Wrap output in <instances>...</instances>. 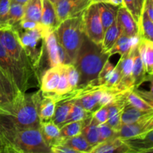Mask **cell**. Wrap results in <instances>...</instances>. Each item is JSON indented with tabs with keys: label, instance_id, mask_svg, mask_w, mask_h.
<instances>
[{
	"label": "cell",
	"instance_id": "6da1fadb",
	"mask_svg": "<svg viewBox=\"0 0 153 153\" xmlns=\"http://www.w3.org/2000/svg\"><path fill=\"white\" fill-rule=\"evenodd\" d=\"M0 152L51 153L40 128L17 129L0 125Z\"/></svg>",
	"mask_w": 153,
	"mask_h": 153
},
{
	"label": "cell",
	"instance_id": "7a4b0ae2",
	"mask_svg": "<svg viewBox=\"0 0 153 153\" xmlns=\"http://www.w3.org/2000/svg\"><path fill=\"white\" fill-rule=\"evenodd\" d=\"M110 55L103 52L101 45L97 44L84 34L74 66L79 73L78 87H82L97 79ZM77 87V88H78Z\"/></svg>",
	"mask_w": 153,
	"mask_h": 153
},
{
	"label": "cell",
	"instance_id": "3957f363",
	"mask_svg": "<svg viewBox=\"0 0 153 153\" xmlns=\"http://www.w3.org/2000/svg\"><path fill=\"white\" fill-rule=\"evenodd\" d=\"M42 99L41 91L26 95L14 103L13 114H0V125L17 129L35 128H40L38 106Z\"/></svg>",
	"mask_w": 153,
	"mask_h": 153
},
{
	"label": "cell",
	"instance_id": "277c9868",
	"mask_svg": "<svg viewBox=\"0 0 153 153\" xmlns=\"http://www.w3.org/2000/svg\"><path fill=\"white\" fill-rule=\"evenodd\" d=\"M58 43L64 48L70 64H74L85 32L82 13L61 22L55 30Z\"/></svg>",
	"mask_w": 153,
	"mask_h": 153
},
{
	"label": "cell",
	"instance_id": "5b68a950",
	"mask_svg": "<svg viewBox=\"0 0 153 153\" xmlns=\"http://www.w3.org/2000/svg\"><path fill=\"white\" fill-rule=\"evenodd\" d=\"M0 42L9 55L17 62L28 76L37 85L40 84V80L38 73L33 67L30 58L21 45L14 30H0Z\"/></svg>",
	"mask_w": 153,
	"mask_h": 153
},
{
	"label": "cell",
	"instance_id": "8992f818",
	"mask_svg": "<svg viewBox=\"0 0 153 153\" xmlns=\"http://www.w3.org/2000/svg\"><path fill=\"white\" fill-rule=\"evenodd\" d=\"M0 67L4 70L11 82L16 85L21 92L25 94L26 91L34 85H37L17 64L16 61L9 55L0 42Z\"/></svg>",
	"mask_w": 153,
	"mask_h": 153
},
{
	"label": "cell",
	"instance_id": "52a82bcc",
	"mask_svg": "<svg viewBox=\"0 0 153 153\" xmlns=\"http://www.w3.org/2000/svg\"><path fill=\"white\" fill-rule=\"evenodd\" d=\"M85 35L97 44L101 45L105 31L99 11L98 3H91L82 13Z\"/></svg>",
	"mask_w": 153,
	"mask_h": 153
},
{
	"label": "cell",
	"instance_id": "ba28073f",
	"mask_svg": "<svg viewBox=\"0 0 153 153\" xmlns=\"http://www.w3.org/2000/svg\"><path fill=\"white\" fill-rule=\"evenodd\" d=\"M91 3V0H58L54 5L59 24L68 18L81 15Z\"/></svg>",
	"mask_w": 153,
	"mask_h": 153
},
{
	"label": "cell",
	"instance_id": "9c48e42d",
	"mask_svg": "<svg viewBox=\"0 0 153 153\" xmlns=\"http://www.w3.org/2000/svg\"><path fill=\"white\" fill-rule=\"evenodd\" d=\"M153 130V113L131 124L122 125L117 136L123 140L141 137Z\"/></svg>",
	"mask_w": 153,
	"mask_h": 153
},
{
	"label": "cell",
	"instance_id": "30bf717a",
	"mask_svg": "<svg viewBox=\"0 0 153 153\" xmlns=\"http://www.w3.org/2000/svg\"><path fill=\"white\" fill-rule=\"evenodd\" d=\"M116 19L120 27L122 34L128 37L139 36L138 24L124 5L118 7Z\"/></svg>",
	"mask_w": 153,
	"mask_h": 153
},
{
	"label": "cell",
	"instance_id": "8fae6325",
	"mask_svg": "<svg viewBox=\"0 0 153 153\" xmlns=\"http://www.w3.org/2000/svg\"><path fill=\"white\" fill-rule=\"evenodd\" d=\"M107 152H134L129 146L120 137H115L105 141L99 143L94 146L91 153H107Z\"/></svg>",
	"mask_w": 153,
	"mask_h": 153
},
{
	"label": "cell",
	"instance_id": "7c38bea8",
	"mask_svg": "<svg viewBox=\"0 0 153 153\" xmlns=\"http://www.w3.org/2000/svg\"><path fill=\"white\" fill-rule=\"evenodd\" d=\"M61 72V64L48 69L40 79V91L42 94H48L55 92Z\"/></svg>",
	"mask_w": 153,
	"mask_h": 153
},
{
	"label": "cell",
	"instance_id": "4fadbf2b",
	"mask_svg": "<svg viewBox=\"0 0 153 153\" xmlns=\"http://www.w3.org/2000/svg\"><path fill=\"white\" fill-rule=\"evenodd\" d=\"M0 92L9 99L13 104L23 98L25 94L21 92L17 87L11 82L4 70L0 67Z\"/></svg>",
	"mask_w": 153,
	"mask_h": 153
},
{
	"label": "cell",
	"instance_id": "5bb4252c",
	"mask_svg": "<svg viewBox=\"0 0 153 153\" xmlns=\"http://www.w3.org/2000/svg\"><path fill=\"white\" fill-rule=\"evenodd\" d=\"M140 40V37H128L123 34H121L119 38L114 43L111 49L108 52L110 56L115 55V54H120L121 57H124L128 55V52L131 51V48L136 44H137Z\"/></svg>",
	"mask_w": 153,
	"mask_h": 153
},
{
	"label": "cell",
	"instance_id": "9a60e30c",
	"mask_svg": "<svg viewBox=\"0 0 153 153\" xmlns=\"http://www.w3.org/2000/svg\"><path fill=\"white\" fill-rule=\"evenodd\" d=\"M40 22L50 30H55L59 25L55 5L50 0H42V15Z\"/></svg>",
	"mask_w": 153,
	"mask_h": 153
},
{
	"label": "cell",
	"instance_id": "2e32d148",
	"mask_svg": "<svg viewBox=\"0 0 153 153\" xmlns=\"http://www.w3.org/2000/svg\"><path fill=\"white\" fill-rule=\"evenodd\" d=\"M44 48L47 53L49 67H55L60 64L58 55V41L55 30L49 31L43 38Z\"/></svg>",
	"mask_w": 153,
	"mask_h": 153
},
{
	"label": "cell",
	"instance_id": "e0dca14e",
	"mask_svg": "<svg viewBox=\"0 0 153 153\" xmlns=\"http://www.w3.org/2000/svg\"><path fill=\"white\" fill-rule=\"evenodd\" d=\"M138 49L146 75L153 74V41L140 37Z\"/></svg>",
	"mask_w": 153,
	"mask_h": 153
},
{
	"label": "cell",
	"instance_id": "ac0fdd59",
	"mask_svg": "<svg viewBox=\"0 0 153 153\" xmlns=\"http://www.w3.org/2000/svg\"><path fill=\"white\" fill-rule=\"evenodd\" d=\"M123 141L134 152L146 153V151L153 148V130L141 137L125 139Z\"/></svg>",
	"mask_w": 153,
	"mask_h": 153
},
{
	"label": "cell",
	"instance_id": "d6986e66",
	"mask_svg": "<svg viewBox=\"0 0 153 153\" xmlns=\"http://www.w3.org/2000/svg\"><path fill=\"white\" fill-rule=\"evenodd\" d=\"M58 143L66 145L71 149H74L77 153H91V150L94 148V146L88 143V140L85 138V137L82 134L77 136H74V137H67V138H63V137H60L55 144H58Z\"/></svg>",
	"mask_w": 153,
	"mask_h": 153
},
{
	"label": "cell",
	"instance_id": "ffe728a7",
	"mask_svg": "<svg viewBox=\"0 0 153 153\" xmlns=\"http://www.w3.org/2000/svg\"><path fill=\"white\" fill-rule=\"evenodd\" d=\"M40 131L49 147L55 144L61 136V128L52 120L40 123Z\"/></svg>",
	"mask_w": 153,
	"mask_h": 153
},
{
	"label": "cell",
	"instance_id": "44dd1931",
	"mask_svg": "<svg viewBox=\"0 0 153 153\" xmlns=\"http://www.w3.org/2000/svg\"><path fill=\"white\" fill-rule=\"evenodd\" d=\"M57 102L49 95H42V99L38 106V114L40 123L52 120L55 114Z\"/></svg>",
	"mask_w": 153,
	"mask_h": 153
},
{
	"label": "cell",
	"instance_id": "7402d4cb",
	"mask_svg": "<svg viewBox=\"0 0 153 153\" xmlns=\"http://www.w3.org/2000/svg\"><path fill=\"white\" fill-rule=\"evenodd\" d=\"M146 76L144 65L140 56L138 49V44L134 48V60H133L132 67V78L134 80V88H139V87L145 82Z\"/></svg>",
	"mask_w": 153,
	"mask_h": 153
},
{
	"label": "cell",
	"instance_id": "603a6c76",
	"mask_svg": "<svg viewBox=\"0 0 153 153\" xmlns=\"http://www.w3.org/2000/svg\"><path fill=\"white\" fill-rule=\"evenodd\" d=\"M98 126L99 124L95 120L92 114L84 120L82 134L88 140V143L93 146H95L100 143Z\"/></svg>",
	"mask_w": 153,
	"mask_h": 153
},
{
	"label": "cell",
	"instance_id": "cb8c5ba5",
	"mask_svg": "<svg viewBox=\"0 0 153 153\" xmlns=\"http://www.w3.org/2000/svg\"><path fill=\"white\" fill-rule=\"evenodd\" d=\"M98 7L103 29L104 31H105L116 20L117 13L119 7L108 3L99 2Z\"/></svg>",
	"mask_w": 153,
	"mask_h": 153
},
{
	"label": "cell",
	"instance_id": "d4e9b609",
	"mask_svg": "<svg viewBox=\"0 0 153 153\" xmlns=\"http://www.w3.org/2000/svg\"><path fill=\"white\" fill-rule=\"evenodd\" d=\"M121 34H122V31H121L120 27L116 19L114 23L105 31L104 37H103V40L101 44V47L103 52L108 53V52L111 49L112 46L116 43Z\"/></svg>",
	"mask_w": 153,
	"mask_h": 153
},
{
	"label": "cell",
	"instance_id": "484cf974",
	"mask_svg": "<svg viewBox=\"0 0 153 153\" xmlns=\"http://www.w3.org/2000/svg\"><path fill=\"white\" fill-rule=\"evenodd\" d=\"M153 111H143L137 109V108L131 105L128 103H126L123 111L122 115H121V122L122 125H127V124H131L140 120L143 119L145 117L152 114Z\"/></svg>",
	"mask_w": 153,
	"mask_h": 153
},
{
	"label": "cell",
	"instance_id": "4316f807",
	"mask_svg": "<svg viewBox=\"0 0 153 153\" xmlns=\"http://www.w3.org/2000/svg\"><path fill=\"white\" fill-rule=\"evenodd\" d=\"M41 15L42 0H29L25 4V13L22 19L40 22Z\"/></svg>",
	"mask_w": 153,
	"mask_h": 153
},
{
	"label": "cell",
	"instance_id": "83f0119b",
	"mask_svg": "<svg viewBox=\"0 0 153 153\" xmlns=\"http://www.w3.org/2000/svg\"><path fill=\"white\" fill-rule=\"evenodd\" d=\"M74 100H69L57 103L58 105L55 108V114L52 120L61 128L68 117L69 113L73 107Z\"/></svg>",
	"mask_w": 153,
	"mask_h": 153
},
{
	"label": "cell",
	"instance_id": "f1b7e54d",
	"mask_svg": "<svg viewBox=\"0 0 153 153\" xmlns=\"http://www.w3.org/2000/svg\"><path fill=\"white\" fill-rule=\"evenodd\" d=\"M24 13H25V5L11 1L8 19H7V25L10 29H13V27L17 25L19 22L23 19Z\"/></svg>",
	"mask_w": 153,
	"mask_h": 153
},
{
	"label": "cell",
	"instance_id": "f546056e",
	"mask_svg": "<svg viewBox=\"0 0 153 153\" xmlns=\"http://www.w3.org/2000/svg\"><path fill=\"white\" fill-rule=\"evenodd\" d=\"M91 114H92L89 113V112L85 110V108L82 107V105L79 102V100H74L73 107H72L71 110H70V113H69L67 120H66L63 125L71 122L85 120V119L89 117Z\"/></svg>",
	"mask_w": 153,
	"mask_h": 153
},
{
	"label": "cell",
	"instance_id": "4dcf8cb0",
	"mask_svg": "<svg viewBox=\"0 0 153 153\" xmlns=\"http://www.w3.org/2000/svg\"><path fill=\"white\" fill-rule=\"evenodd\" d=\"M139 36L146 40L153 41V22L145 10H143L139 24Z\"/></svg>",
	"mask_w": 153,
	"mask_h": 153
},
{
	"label": "cell",
	"instance_id": "1f68e13d",
	"mask_svg": "<svg viewBox=\"0 0 153 153\" xmlns=\"http://www.w3.org/2000/svg\"><path fill=\"white\" fill-rule=\"evenodd\" d=\"M84 120L66 123L61 127V136L63 138L74 137L82 134Z\"/></svg>",
	"mask_w": 153,
	"mask_h": 153
},
{
	"label": "cell",
	"instance_id": "d6a6232c",
	"mask_svg": "<svg viewBox=\"0 0 153 153\" xmlns=\"http://www.w3.org/2000/svg\"><path fill=\"white\" fill-rule=\"evenodd\" d=\"M126 101L127 103L137 108L140 111L149 112L153 111V109L151 108V106L145 100H143L138 94H136L134 90H131L128 92L126 96Z\"/></svg>",
	"mask_w": 153,
	"mask_h": 153
},
{
	"label": "cell",
	"instance_id": "836d02e7",
	"mask_svg": "<svg viewBox=\"0 0 153 153\" xmlns=\"http://www.w3.org/2000/svg\"><path fill=\"white\" fill-rule=\"evenodd\" d=\"M70 91L72 90L69 85L68 79H67V64H61V72L59 82H58L55 92L52 94L55 95H63V94H67Z\"/></svg>",
	"mask_w": 153,
	"mask_h": 153
},
{
	"label": "cell",
	"instance_id": "e575fe53",
	"mask_svg": "<svg viewBox=\"0 0 153 153\" xmlns=\"http://www.w3.org/2000/svg\"><path fill=\"white\" fill-rule=\"evenodd\" d=\"M10 0H0V30L10 29L7 25Z\"/></svg>",
	"mask_w": 153,
	"mask_h": 153
},
{
	"label": "cell",
	"instance_id": "d590c367",
	"mask_svg": "<svg viewBox=\"0 0 153 153\" xmlns=\"http://www.w3.org/2000/svg\"><path fill=\"white\" fill-rule=\"evenodd\" d=\"M115 69V66L111 64L109 59L105 62V64L103 66L102 69L101 70L100 73H99V76L97 79V84L100 85H104L106 83L110 76L113 73L114 70Z\"/></svg>",
	"mask_w": 153,
	"mask_h": 153
},
{
	"label": "cell",
	"instance_id": "8d00e7d4",
	"mask_svg": "<svg viewBox=\"0 0 153 153\" xmlns=\"http://www.w3.org/2000/svg\"><path fill=\"white\" fill-rule=\"evenodd\" d=\"M99 141L100 143L117 137V132L112 129L107 123L101 124L98 126Z\"/></svg>",
	"mask_w": 153,
	"mask_h": 153
},
{
	"label": "cell",
	"instance_id": "74e56055",
	"mask_svg": "<svg viewBox=\"0 0 153 153\" xmlns=\"http://www.w3.org/2000/svg\"><path fill=\"white\" fill-rule=\"evenodd\" d=\"M67 79L71 90L76 89L79 85V73L74 64H67Z\"/></svg>",
	"mask_w": 153,
	"mask_h": 153
},
{
	"label": "cell",
	"instance_id": "f35d334b",
	"mask_svg": "<svg viewBox=\"0 0 153 153\" xmlns=\"http://www.w3.org/2000/svg\"><path fill=\"white\" fill-rule=\"evenodd\" d=\"M14 111V105L5 95L0 92V114L11 115Z\"/></svg>",
	"mask_w": 153,
	"mask_h": 153
},
{
	"label": "cell",
	"instance_id": "ab89813d",
	"mask_svg": "<svg viewBox=\"0 0 153 153\" xmlns=\"http://www.w3.org/2000/svg\"><path fill=\"white\" fill-rule=\"evenodd\" d=\"M92 115L99 125L106 123L108 119V111L107 106L100 108L93 112Z\"/></svg>",
	"mask_w": 153,
	"mask_h": 153
},
{
	"label": "cell",
	"instance_id": "60d3db41",
	"mask_svg": "<svg viewBox=\"0 0 153 153\" xmlns=\"http://www.w3.org/2000/svg\"><path fill=\"white\" fill-rule=\"evenodd\" d=\"M123 4L126 7L127 10L131 13V15L134 17V19H135L137 23L138 24L139 26V24H140V17L138 11H137V7H136L135 1L134 0H123Z\"/></svg>",
	"mask_w": 153,
	"mask_h": 153
},
{
	"label": "cell",
	"instance_id": "b9f144b4",
	"mask_svg": "<svg viewBox=\"0 0 153 153\" xmlns=\"http://www.w3.org/2000/svg\"><path fill=\"white\" fill-rule=\"evenodd\" d=\"M120 79L121 73L120 72L119 69L117 67V66H115V69L114 70L113 73H112V75L110 76L108 80L106 82V83L104 85L108 88H115V87L119 84Z\"/></svg>",
	"mask_w": 153,
	"mask_h": 153
},
{
	"label": "cell",
	"instance_id": "7bdbcfd3",
	"mask_svg": "<svg viewBox=\"0 0 153 153\" xmlns=\"http://www.w3.org/2000/svg\"><path fill=\"white\" fill-rule=\"evenodd\" d=\"M134 92L138 94L143 100L146 102L151 108L153 109V94L150 91H143V90H140L139 88H134Z\"/></svg>",
	"mask_w": 153,
	"mask_h": 153
},
{
	"label": "cell",
	"instance_id": "ee69618b",
	"mask_svg": "<svg viewBox=\"0 0 153 153\" xmlns=\"http://www.w3.org/2000/svg\"><path fill=\"white\" fill-rule=\"evenodd\" d=\"M51 152L53 153H77L74 149L64 144H54L50 146Z\"/></svg>",
	"mask_w": 153,
	"mask_h": 153
},
{
	"label": "cell",
	"instance_id": "f6af8a7d",
	"mask_svg": "<svg viewBox=\"0 0 153 153\" xmlns=\"http://www.w3.org/2000/svg\"><path fill=\"white\" fill-rule=\"evenodd\" d=\"M40 22H33V21L30 20H25V19H22L18 24V26L20 28L23 30H31L34 29V28H37Z\"/></svg>",
	"mask_w": 153,
	"mask_h": 153
},
{
	"label": "cell",
	"instance_id": "bcb514c9",
	"mask_svg": "<svg viewBox=\"0 0 153 153\" xmlns=\"http://www.w3.org/2000/svg\"><path fill=\"white\" fill-rule=\"evenodd\" d=\"M99 2L108 3V4H111L112 5L117 6V7H120V6L124 5L123 0H92V3Z\"/></svg>",
	"mask_w": 153,
	"mask_h": 153
},
{
	"label": "cell",
	"instance_id": "7dc6e473",
	"mask_svg": "<svg viewBox=\"0 0 153 153\" xmlns=\"http://www.w3.org/2000/svg\"><path fill=\"white\" fill-rule=\"evenodd\" d=\"M144 10H146L149 17L152 19L153 22V6L151 4L150 0H146V1H145Z\"/></svg>",
	"mask_w": 153,
	"mask_h": 153
},
{
	"label": "cell",
	"instance_id": "c3c4849f",
	"mask_svg": "<svg viewBox=\"0 0 153 153\" xmlns=\"http://www.w3.org/2000/svg\"><path fill=\"white\" fill-rule=\"evenodd\" d=\"M135 1L136 7H137V11H138L140 17L141 19L142 13H143V10H144V6H145V1L146 0H134Z\"/></svg>",
	"mask_w": 153,
	"mask_h": 153
},
{
	"label": "cell",
	"instance_id": "681fc988",
	"mask_svg": "<svg viewBox=\"0 0 153 153\" xmlns=\"http://www.w3.org/2000/svg\"><path fill=\"white\" fill-rule=\"evenodd\" d=\"M145 82H149L150 83V92L153 94V74L146 75L145 78Z\"/></svg>",
	"mask_w": 153,
	"mask_h": 153
},
{
	"label": "cell",
	"instance_id": "f907efd6",
	"mask_svg": "<svg viewBox=\"0 0 153 153\" xmlns=\"http://www.w3.org/2000/svg\"><path fill=\"white\" fill-rule=\"evenodd\" d=\"M10 1H11L12 2L19 3V4L25 5V4H26L28 2V1H29V0H10Z\"/></svg>",
	"mask_w": 153,
	"mask_h": 153
},
{
	"label": "cell",
	"instance_id": "816d5d0a",
	"mask_svg": "<svg viewBox=\"0 0 153 153\" xmlns=\"http://www.w3.org/2000/svg\"><path fill=\"white\" fill-rule=\"evenodd\" d=\"M149 152H153V148H152V149H149V150H147V151H146V153H149Z\"/></svg>",
	"mask_w": 153,
	"mask_h": 153
},
{
	"label": "cell",
	"instance_id": "f5cc1de1",
	"mask_svg": "<svg viewBox=\"0 0 153 153\" xmlns=\"http://www.w3.org/2000/svg\"><path fill=\"white\" fill-rule=\"evenodd\" d=\"M50 1H52V3H55V2H56L57 1H58V0H50Z\"/></svg>",
	"mask_w": 153,
	"mask_h": 153
},
{
	"label": "cell",
	"instance_id": "db71d44e",
	"mask_svg": "<svg viewBox=\"0 0 153 153\" xmlns=\"http://www.w3.org/2000/svg\"><path fill=\"white\" fill-rule=\"evenodd\" d=\"M150 1H151V4H152L153 6V0H150Z\"/></svg>",
	"mask_w": 153,
	"mask_h": 153
},
{
	"label": "cell",
	"instance_id": "11a10c76",
	"mask_svg": "<svg viewBox=\"0 0 153 153\" xmlns=\"http://www.w3.org/2000/svg\"><path fill=\"white\" fill-rule=\"evenodd\" d=\"M91 1H92V0H91Z\"/></svg>",
	"mask_w": 153,
	"mask_h": 153
}]
</instances>
